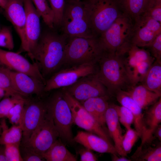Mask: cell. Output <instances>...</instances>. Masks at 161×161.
Here are the masks:
<instances>
[{
    "instance_id": "obj_1",
    "label": "cell",
    "mask_w": 161,
    "mask_h": 161,
    "mask_svg": "<svg viewBox=\"0 0 161 161\" xmlns=\"http://www.w3.org/2000/svg\"><path fill=\"white\" fill-rule=\"evenodd\" d=\"M68 38L53 30L41 33L38 42L29 55L38 65L44 77L54 72L64 63Z\"/></svg>"
},
{
    "instance_id": "obj_2",
    "label": "cell",
    "mask_w": 161,
    "mask_h": 161,
    "mask_svg": "<svg viewBox=\"0 0 161 161\" xmlns=\"http://www.w3.org/2000/svg\"><path fill=\"white\" fill-rule=\"evenodd\" d=\"M98 61L99 68L95 74L110 94L114 95L119 90H125L132 86L124 64V55L103 51Z\"/></svg>"
},
{
    "instance_id": "obj_3",
    "label": "cell",
    "mask_w": 161,
    "mask_h": 161,
    "mask_svg": "<svg viewBox=\"0 0 161 161\" xmlns=\"http://www.w3.org/2000/svg\"><path fill=\"white\" fill-rule=\"evenodd\" d=\"M134 21L122 13L111 26L98 37L103 51L124 55L131 45Z\"/></svg>"
},
{
    "instance_id": "obj_4",
    "label": "cell",
    "mask_w": 161,
    "mask_h": 161,
    "mask_svg": "<svg viewBox=\"0 0 161 161\" xmlns=\"http://www.w3.org/2000/svg\"><path fill=\"white\" fill-rule=\"evenodd\" d=\"M60 28L68 38L95 37L82 1L65 0Z\"/></svg>"
},
{
    "instance_id": "obj_5",
    "label": "cell",
    "mask_w": 161,
    "mask_h": 161,
    "mask_svg": "<svg viewBox=\"0 0 161 161\" xmlns=\"http://www.w3.org/2000/svg\"><path fill=\"white\" fill-rule=\"evenodd\" d=\"M94 35L99 36L122 12L115 0H83Z\"/></svg>"
},
{
    "instance_id": "obj_6",
    "label": "cell",
    "mask_w": 161,
    "mask_h": 161,
    "mask_svg": "<svg viewBox=\"0 0 161 161\" xmlns=\"http://www.w3.org/2000/svg\"><path fill=\"white\" fill-rule=\"evenodd\" d=\"M103 51L98 37L69 38L65 47L64 63L76 65L96 63Z\"/></svg>"
},
{
    "instance_id": "obj_7",
    "label": "cell",
    "mask_w": 161,
    "mask_h": 161,
    "mask_svg": "<svg viewBox=\"0 0 161 161\" xmlns=\"http://www.w3.org/2000/svg\"><path fill=\"white\" fill-rule=\"evenodd\" d=\"M59 137L52 115L47 109V113L42 121L29 138L21 144L23 149L42 157Z\"/></svg>"
},
{
    "instance_id": "obj_8",
    "label": "cell",
    "mask_w": 161,
    "mask_h": 161,
    "mask_svg": "<svg viewBox=\"0 0 161 161\" xmlns=\"http://www.w3.org/2000/svg\"><path fill=\"white\" fill-rule=\"evenodd\" d=\"M47 104L59 137L67 142L73 141L72 130L73 123L72 112L63 94H55Z\"/></svg>"
},
{
    "instance_id": "obj_9",
    "label": "cell",
    "mask_w": 161,
    "mask_h": 161,
    "mask_svg": "<svg viewBox=\"0 0 161 161\" xmlns=\"http://www.w3.org/2000/svg\"><path fill=\"white\" fill-rule=\"evenodd\" d=\"M63 94L71 110L73 123L112 143L111 138L104 126L101 125L96 120L81 103L66 91Z\"/></svg>"
},
{
    "instance_id": "obj_10",
    "label": "cell",
    "mask_w": 161,
    "mask_h": 161,
    "mask_svg": "<svg viewBox=\"0 0 161 161\" xmlns=\"http://www.w3.org/2000/svg\"><path fill=\"white\" fill-rule=\"evenodd\" d=\"M95 64L87 63L77 64L56 72L46 81L44 92L69 86L83 77L95 74L96 71Z\"/></svg>"
},
{
    "instance_id": "obj_11",
    "label": "cell",
    "mask_w": 161,
    "mask_h": 161,
    "mask_svg": "<svg viewBox=\"0 0 161 161\" xmlns=\"http://www.w3.org/2000/svg\"><path fill=\"white\" fill-rule=\"evenodd\" d=\"M47 112V103L38 99H26L20 125L23 132L21 143L29 138L42 121Z\"/></svg>"
},
{
    "instance_id": "obj_12",
    "label": "cell",
    "mask_w": 161,
    "mask_h": 161,
    "mask_svg": "<svg viewBox=\"0 0 161 161\" xmlns=\"http://www.w3.org/2000/svg\"><path fill=\"white\" fill-rule=\"evenodd\" d=\"M161 33V23L143 13L135 21L131 39L132 44L148 47Z\"/></svg>"
},
{
    "instance_id": "obj_13",
    "label": "cell",
    "mask_w": 161,
    "mask_h": 161,
    "mask_svg": "<svg viewBox=\"0 0 161 161\" xmlns=\"http://www.w3.org/2000/svg\"><path fill=\"white\" fill-rule=\"evenodd\" d=\"M0 66L27 74L45 84L46 81L37 64L34 62H30L19 53L0 48Z\"/></svg>"
},
{
    "instance_id": "obj_14",
    "label": "cell",
    "mask_w": 161,
    "mask_h": 161,
    "mask_svg": "<svg viewBox=\"0 0 161 161\" xmlns=\"http://www.w3.org/2000/svg\"><path fill=\"white\" fill-rule=\"evenodd\" d=\"M67 87L66 91L79 101L92 97L107 96L106 89L95 74L83 77Z\"/></svg>"
},
{
    "instance_id": "obj_15",
    "label": "cell",
    "mask_w": 161,
    "mask_h": 161,
    "mask_svg": "<svg viewBox=\"0 0 161 161\" xmlns=\"http://www.w3.org/2000/svg\"><path fill=\"white\" fill-rule=\"evenodd\" d=\"M0 70L7 75L15 89L25 98L33 95L39 97L44 92V84L27 74L1 66Z\"/></svg>"
},
{
    "instance_id": "obj_16",
    "label": "cell",
    "mask_w": 161,
    "mask_h": 161,
    "mask_svg": "<svg viewBox=\"0 0 161 161\" xmlns=\"http://www.w3.org/2000/svg\"><path fill=\"white\" fill-rule=\"evenodd\" d=\"M4 9L7 18L12 23L19 37L21 51L27 52L26 16L23 0H7Z\"/></svg>"
},
{
    "instance_id": "obj_17",
    "label": "cell",
    "mask_w": 161,
    "mask_h": 161,
    "mask_svg": "<svg viewBox=\"0 0 161 161\" xmlns=\"http://www.w3.org/2000/svg\"><path fill=\"white\" fill-rule=\"evenodd\" d=\"M23 2L26 16L27 52L29 56L37 44L41 35V17L31 0H23Z\"/></svg>"
},
{
    "instance_id": "obj_18",
    "label": "cell",
    "mask_w": 161,
    "mask_h": 161,
    "mask_svg": "<svg viewBox=\"0 0 161 161\" xmlns=\"http://www.w3.org/2000/svg\"><path fill=\"white\" fill-rule=\"evenodd\" d=\"M73 140L86 148L99 153L118 154L112 143L90 132L79 131L73 138Z\"/></svg>"
},
{
    "instance_id": "obj_19",
    "label": "cell",
    "mask_w": 161,
    "mask_h": 161,
    "mask_svg": "<svg viewBox=\"0 0 161 161\" xmlns=\"http://www.w3.org/2000/svg\"><path fill=\"white\" fill-rule=\"evenodd\" d=\"M161 122V98L152 104L145 113L143 118V132L141 139L142 144L154 138L153 134Z\"/></svg>"
},
{
    "instance_id": "obj_20",
    "label": "cell",
    "mask_w": 161,
    "mask_h": 161,
    "mask_svg": "<svg viewBox=\"0 0 161 161\" xmlns=\"http://www.w3.org/2000/svg\"><path fill=\"white\" fill-rule=\"evenodd\" d=\"M108 133L114 142V146L119 155L126 156L127 154L122 146L123 135L122 131L116 111L112 104H109L105 116Z\"/></svg>"
},
{
    "instance_id": "obj_21",
    "label": "cell",
    "mask_w": 161,
    "mask_h": 161,
    "mask_svg": "<svg viewBox=\"0 0 161 161\" xmlns=\"http://www.w3.org/2000/svg\"><path fill=\"white\" fill-rule=\"evenodd\" d=\"M114 95L117 100L121 105L128 108L132 113L135 130L137 132L139 137L141 139L143 132V109L125 90H120Z\"/></svg>"
},
{
    "instance_id": "obj_22",
    "label": "cell",
    "mask_w": 161,
    "mask_h": 161,
    "mask_svg": "<svg viewBox=\"0 0 161 161\" xmlns=\"http://www.w3.org/2000/svg\"><path fill=\"white\" fill-rule=\"evenodd\" d=\"M107 98V96L92 97L81 103L96 120L103 126L106 124V112L109 106Z\"/></svg>"
},
{
    "instance_id": "obj_23",
    "label": "cell",
    "mask_w": 161,
    "mask_h": 161,
    "mask_svg": "<svg viewBox=\"0 0 161 161\" xmlns=\"http://www.w3.org/2000/svg\"><path fill=\"white\" fill-rule=\"evenodd\" d=\"M125 91L142 109L154 103L161 95L148 89L142 84L132 86Z\"/></svg>"
},
{
    "instance_id": "obj_24",
    "label": "cell",
    "mask_w": 161,
    "mask_h": 161,
    "mask_svg": "<svg viewBox=\"0 0 161 161\" xmlns=\"http://www.w3.org/2000/svg\"><path fill=\"white\" fill-rule=\"evenodd\" d=\"M154 140L140 144L131 157V160L140 161H161V144L151 146Z\"/></svg>"
},
{
    "instance_id": "obj_25",
    "label": "cell",
    "mask_w": 161,
    "mask_h": 161,
    "mask_svg": "<svg viewBox=\"0 0 161 161\" xmlns=\"http://www.w3.org/2000/svg\"><path fill=\"white\" fill-rule=\"evenodd\" d=\"M47 161H76V157L66 147L60 139H57L42 155Z\"/></svg>"
},
{
    "instance_id": "obj_26",
    "label": "cell",
    "mask_w": 161,
    "mask_h": 161,
    "mask_svg": "<svg viewBox=\"0 0 161 161\" xmlns=\"http://www.w3.org/2000/svg\"><path fill=\"white\" fill-rule=\"evenodd\" d=\"M140 82L148 89L161 95V61L155 60Z\"/></svg>"
},
{
    "instance_id": "obj_27",
    "label": "cell",
    "mask_w": 161,
    "mask_h": 161,
    "mask_svg": "<svg viewBox=\"0 0 161 161\" xmlns=\"http://www.w3.org/2000/svg\"><path fill=\"white\" fill-rule=\"evenodd\" d=\"M124 55V64L126 70H132L140 62L155 60L150 53L136 45L131 44L127 52Z\"/></svg>"
},
{
    "instance_id": "obj_28",
    "label": "cell",
    "mask_w": 161,
    "mask_h": 161,
    "mask_svg": "<svg viewBox=\"0 0 161 161\" xmlns=\"http://www.w3.org/2000/svg\"><path fill=\"white\" fill-rule=\"evenodd\" d=\"M1 132L0 136V145L10 144H20L23 132L21 126L13 125L9 128L5 119L0 122Z\"/></svg>"
},
{
    "instance_id": "obj_29",
    "label": "cell",
    "mask_w": 161,
    "mask_h": 161,
    "mask_svg": "<svg viewBox=\"0 0 161 161\" xmlns=\"http://www.w3.org/2000/svg\"><path fill=\"white\" fill-rule=\"evenodd\" d=\"M120 11L129 16L134 21L144 12V0H115Z\"/></svg>"
},
{
    "instance_id": "obj_30",
    "label": "cell",
    "mask_w": 161,
    "mask_h": 161,
    "mask_svg": "<svg viewBox=\"0 0 161 161\" xmlns=\"http://www.w3.org/2000/svg\"><path fill=\"white\" fill-rule=\"evenodd\" d=\"M31 0L44 23L49 28L54 29V13L47 0Z\"/></svg>"
},
{
    "instance_id": "obj_31",
    "label": "cell",
    "mask_w": 161,
    "mask_h": 161,
    "mask_svg": "<svg viewBox=\"0 0 161 161\" xmlns=\"http://www.w3.org/2000/svg\"><path fill=\"white\" fill-rule=\"evenodd\" d=\"M155 60L143 61L137 64L129 75L132 86L141 81Z\"/></svg>"
},
{
    "instance_id": "obj_32",
    "label": "cell",
    "mask_w": 161,
    "mask_h": 161,
    "mask_svg": "<svg viewBox=\"0 0 161 161\" xmlns=\"http://www.w3.org/2000/svg\"><path fill=\"white\" fill-rule=\"evenodd\" d=\"M112 104L116 111L120 123L126 130L131 128L134 120L133 115L131 112L128 108L122 106Z\"/></svg>"
},
{
    "instance_id": "obj_33",
    "label": "cell",
    "mask_w": 161,
    "mask_h": 161,
    "mask_svg": "<svg viewBox=\"0 0 161 161\" xmlns=\"http://www.w3.org/2000/svg\"><path fill=\"white\" fill-rule=\"evenodd\" d=\"M27 98L16 103L9 110L6 117L13 125H21L25 103Z\"/></svg>"
},
{
    "instance_id": "obj_34",
    "label": "cell",
    "mask_w": 161,
    "mask_h": 161,
    "mask_svg": "<svg viewBox=\"0 0 161 161\" xmlns=\"http://www.w3.org/2000/svg\"><path fill=\"white\" fill-rule=\"evenodd\" d=\"M54 15V28H60L65 0H49Z\"/></svg>"
},
{
    "instance_id": "obj_35",
    "label": "cell",
    "mask_w": 161,
    "mask_h": 161,
    "mask_svg": "<svg viewBox=\"0 0 161 161\" xmlns=\"http://www.w3.org/2000/svg\"><path fill=\"white\" fill-rule=\"evenodd\" d=\"M26 98L21 96H5L0 101V119L6 117L10 109L16 103Z\"/></svg>"
},
{
    "instance_id": "obj_36",
    "label": "cell",
    "mask_w": 161,
    "mask_h": 161,
    "mask_svg": "<svg viewBox=\"0 0 161 161\" xmlns=\"http://www.w3.org/2000/svg\"><path fill=\"white\" fill-rule=\"evenodd\" d=\"M139 137V135L135 130L131 128L126 130V133L123 135L122 146L127 154L130 152Z\"/></svg>"
},
{
    "instance_id": "obj_37",
    "label": "cell",
    "mask_w": 161,
    "mask_h": 161,
    "mask_svg": "<svg viewBox=\"0 0 161 161\" xmlns=\"http://www.w3.org/2000/svg\"><path fill=\"white\" fill-rule=\"evenodd\" d=\"M14 47L12 32L8 27H4L0 29V48L3 47L11 50Z\"/></svg>"
},
{
    "instance_id": "obj_38",
    "label": "cell",
    "mask_w": 161,
    "mask_h": 161,
    "mask_svg": "<svg viewBox=\"0 0 161 161\" xmlns=\"http://www.w3.org/2000/svg\"><path fill=\"white\" fill-rule=\"evenodd\" d=\"M0 88L4 91L5 96H22L15 89L7 75L0 70Z\"/></svg>"
},
{
    "instance_id": "obj_39",
    "label": "cell",
    "mask_w": 161,
    "mask_h": 161,
    "mask_svg": "<svg viewBox=\"0 0 161 161\" xmlns=\"http://www.w3.org/2000/svg\"><path fill=\"white\" fill-rule=\"evenodd\" d=\"M18 144H10L4 145V152L8 161H23Z\"/></svg>"
},
{
    "instance_id": "obj_40",
    "label": "cell",
    "mask_w": 161,
    "mask_h": 161,
    "mask_svg": "<svg viewBox=\"0 0 161 161\" xmlns=\"http://www.w3.org/2000/svg\"><path fill=\"white\" fill-rule=\"evenodd\" d=\"M143 13L161 23V3L147 4Z\"/></svg>"
},
{
    "instance_id": "obj_41",
    "label": "cell",
    "mask_w": 161,
    "mask_h": 161,
    "mask_svg": "<svg viewBox=\"0 0 161 161\" xmlns=\"http://www.w3.org/2000/svg\"><path fill=\"white\" fill-rule=\"evenodd\" d=\"M155 60L161 61V33L159 34L148 47Z\"/></svg>"
},
{
    "instance_id": "obj_42",
    "label": "cell",
    "mask_w": 161,
    "mask_h": 161,
    "mask_svg": "<svg viewBox=\"0 0 161 161\" xmlns=\"http://www.w3.org/2000/svg\"><path fill=\"white\" fill-rule=\"evenodd\" d=\"M79 153L81 161H96L97 160L96 156L91 150L86 148L81 149Z\"/></svg>"
},
{
    "instance_id": "obj_43",
    "label": "cell",
    "mask_w": 161,
    "mask_h": 161,
    "mask_svg": "<svg viewBox=\"0 0 161 161\" xmlns=\"http://www.w3.org/2000/svg\"><path fill=\"white\" fill-rule=\"evenodd\" d=\"M23 150L24 154L22 157L23 161H41L45 160L42 156L35 153L24 149H23Z\"/></svg>"
},
{
    "instance_id": "obj_44",
    "label": "cell",
    "mask_w": 161,
    "mask_h": 161,
    "mask_svg": "<svg viewBox=\"0 0 161 161\" xmlns=\"http://www.w3.org/2000/svg\"><path fill=\"white\" fill-rule=\"evenodd\" d=\"M118 154H112V160L113 161H130L131 159H128L126 156H122Z\"/></svg>"
},
{
    "instance_id": "obj_45",
    "label": "cell",
    "mask_w": 161,
    "mask_h": 161,
    "mask_svg": "<svg viewBox=\"0 0 161 161\" xmlns=\"http://www.w3.org/2000/svg\"><path fill=\"white\" fill-rule=\"evenodd\" d=\"M153 135L160 141H161V126L159 125L154 131Z\"/></svg>"
},
{
    "instance_id": "obj_46",
    "label": "cell",
    "mask_w": 161,
    "mask_h": 161,
    "mask_svg": "<svg viewBox=\"0 0 161 161\" xmlns=\"http://www.w3.org/2000/svg\"><path fill=\"white\" fill-rule=\"evenodd\" d=\"M7 0H0V7L4 9L7 4Z\"/></svg>"
},
{
    "instance_id": "obj_47",
    "label": "cell",
    "mask_w": 161,
    "mask_h": 161,
    "mask_svg": "<svg viewBox=\"0 0 161 161\" xmlns=\"http://www.w3.org/2000/svg\"><path fill=\"white\" fill-rule=\"evenodd\" d=\"M0 161H8L4 152V153H0Z\"/></svg>"
},
{
    "instance_id": "obj_48",
    "label": "cell",
    "mask_w": 161,
    "mask_h": 161,
    "mask_svg": "<svg viewBox=\"0 0 161 161\" xmlns=\"http://www.w3.org/2000/svg\"><path fill=\"white\" fill-rule=\"evenodd\" d=\"M5 96V92L2 89L0 88V101Z\"/></svg>"
},
{
    "instance_id": "obj_49",
    "label": "cell",
    "mask_w": 161,
    "mask_h": 161,
    "mask_svg": "<svg viewBox=\"0 0 161 161\" xmlns=\"http://www.w3.org/2000/svg\"><path fill=\"white\" fill-rule=\"evenodd\" d=\"M161 3V0H149L146 5L149 3Z\"/></svg>"
},
{
    "instance_id": "obj_50",
    "label": "cell",
    "mask_w": 161,
    "mask_h": 161,
    "mask_svg": "<svg viewBox=\"0 0 161 161\" xmlns=\"http://www.w3.org/2000/svg\"><path fill=\"white\" fill-rule=\"evenodd\" d=\"M149 0H144V4H145V8L146 5V4H147V3H148V2Z\"/></svg>"
},
{
    "instance_id": "obj_51",
    "label": "cell",
    "mask_w": 161,
    "mask_h": 161,
    "mask_svg": "<svg viewBox=\"0 0 161 161\" xmlns=\"http://www.w3.org/2000/svg\"><path fill=\"white\" fill-rule=\"evenodd\" d=\"M1 124H0V136L1 133Z\"/></svg>"
},
{
    "instance_id": "obj_52",
    "label": "cell",
    "mask_w": 161,
    "mask_h": 161,
    "mask_svg": "<svg viewBox=\"0 0 161 161\" xmlns=\"http://www.w3.org/2000/svg\"><path fill=\"white\" fill-rule=\"evenodd\" d=\"M76 0L78 1H82L83 0Z\"/></svg>"
},
{
    "instance_id": "obj_53",
    "label": "cell",
    "mask_w": 161,
    "mask_h": 161,
    "mask_svg": "<svg viewBox=\"0 0 161 161\" xmlns=\"http://www.w3.org/2000/svg\"></svg>"
}]
</instances>
